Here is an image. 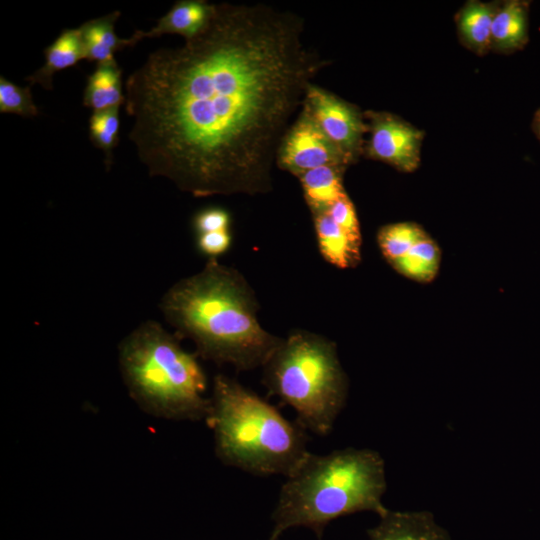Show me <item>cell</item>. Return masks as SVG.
<instances>
[{
	"mask_svg": "<svg viewBox=\"0 0 540 540\" xmlns=\"http://www.w3.org/2000/svg\"><path fill=\"white\" fill-rule=\"evenodd\" d=\"M303 32L292 12L219 3L197 36L151 52L124 104L149 175L195 197L269 192L291 117L329 64Z\"/></svg>",
	"mask_w": 540,
	"mask_h": 540,
	"instance_id": "obj_1",
	"label": "cell"
},
{
	"mask_svg": "<svg viewBox=\"0 0 540 540\" xmlns=\"http://www.w3.org/2000/svg\"><path fill=\"white\" fill-rule=\"evenodd\" d=\"M160 309L176 335L193 342L198 357L237 371L262 367L282 341L258 321L257 299L245 277L217 259L172 285Z\"/></svg>",
	"mask_w": 540,
	"mask_h": 540,
	"instance_id": "obj_2",
	"label": "cell"
},
{
	"mask_svg": "<svg viewBox=\"0 0 540 540\" xmlns=\"http://www.w3.org/2000/svg\"><path fill=\"white\" fill-rule=\"evenodd\" d=\"M386 488L385 463L375 450L347 447L323 455L310 452L281 487L269 540L299 526L321 538L330 521L357 512L371 511L381 517L388 511L382 502Z\"/></svg>",
	"mask_w": 540,
	"mask_h": 540,
	"instance_id": "obj_3",
	"label": "cell"
},
{
	"mask_svg": "<svg viewBox=\"0 0 540 540\" xmlns=\"http://www.w3.org/2000/svg\"><path fill=\"white\" fill-rule=\"evenodd\" d=\"M210 401L205 421L224 464L259 476L288 477L309 455L306 430L238 381L217 375Z\"/></svg>",
	"mask_w": 540,
	"mask_h": 540,
	"instance_id": "obj_4",
	"label": "cell"
},
{
	"mask_svg": "<svg viewBox=\"0 0 540 540\" xmlns=\"http://www.w3.org/2000/svg\"><path fill=\"white\" fill-rule=\"evenodd\" d=\"M161 324L148 320L123 338L118 362L130 397L146 413L177 421L205 420L207 377L196 353Z\"/></svg>",
	"mask_w": 540,
	"mask_h": 540,
	"instance_id": "obj_5",
	"label": "cell"
},
{
	"mask_svg": "<svg viewBox=\"0 0 540 540\" xmlns=\"http://www.w3.org/2000/svg\"><path fill=\"white\" fill-rule=\"evenodd\" d=\"M263 384L296 413L306 431L325 436L343 410L348 378L340 363L336 344L305 330H294L268 358Z\"/></svg>",
	"mask_w": 540,
	"mask_h": 540,
	"instance_id": "obj_6",
	"label": "cell"
},
{
	"mask_svg": "<svg viewBox=\"0 0 540 540\" xmlns=\"http://www.w3.org/2000/svg\"><path fill=\"white\" fill-rule=\"evenodd\" d=\"M302 108L349 165L364 154V134L368 132V125L358 107L312 83L306 91Z\"/></svg>",
	"mask_w": 540,
	"mask_h": 540,
	"instance_id": "obj_7",
	"label": "cell"
},
{
	"mask_svg": "<svg viewBox=\"0 0 540 540\" xmlns=\"http://www.w3.org/2000/svg\"><path fill=\"white\" fill-rule=\"evenodd\" d=\"M275 163L281 170L296 177L325 165L349 166L344 156L302 107L281 140Z\"/></svg>",
	"mask_w": 540,
	"mask_h": 540,
	"instance_id": "obj_8",
	"label": "cell"
},
{
	"mask_svg": "<svg viewBox=\"0 0 540 540\" xmlns=\"http://www.w3.org/2000/svg\"><path fill=\"white\" fill-rule=\"evenodd\" d=\"M364 117L370 134L364 155L402 172L414 171L420 163L424 133L388 112L367 111Z\"/></svg>",
	"mask_w": 540,
	"mask_h": 540,
	"instance_id": "obj_9",
	"label": "cell"
},
{
	"mask_svg": "<svg viewBox=\"0 0 540 540\" xmlns=\"http://www.w3.org/2000/svg\"><path fill=\"white\" fill-rule=\"evenodd\" d=\"M370 540H451L428 511H388L367 531Z\"/></svg>",
	"mask_w": 540,
	"mask_h": 540,
	"instance_id": "obj_10",
	"label": "cell"
},
{
	"mask_svg": "<svg viewBox=\"0 0 540 540\" xmlns=\"http://www.w3.org/2000/svg\"><path fill=\"white\" fill-rule=\"evenodd\" d=\"M119 10L90 19L80 27L85 51V59L97 64L115 62V53L132 47L141 41L138 30L129 38H120L115 32V24L120 17Z\"/></svg>",
	"mask_w": 540,
	"mask_h": 540,
	"instance_id": "obj_11",
	"label": "cell"
},
{
	"mask_svg": "<svg viewBox=\"0 0 540 540\" xmlns=\"http://www.w3.org/2000/svg\"><path fill=\"white\" fill-rule=\"evenodd\" d=\"M215 5L205 0H179L149 31L138 30L141 39L178 34L185 40L201 33L210 22Z\"/></svg>",
	"mask_w": 540,
	"mask_h": 540,
	"instance_id": "obj_12",
	"label": "cell"
},
{
	"mask_svg": "<svg viewBox=\"0 0 540 540\" xmlns=\"http://www.w3.org/2000/svg\"><path fill=\"white\" fill-rule=\"evenodd\" d=\"M45 62L42 67L25 78L29 85H41L46 90L53 89L55 73L77 65L85 59L81 31L66 28L47 46L44 51Z\"/></svg>",
	"mask_w": 540,
	"mask_h": 540,
	"instance_id": "obj_13",
	"label": "cell"
},
{
	"mask_svg": "<svg viewBox=\"0 0 540 540\" xmlns=\"http://www.w3.org/2000/svg\"><path fill=\"white\" fill-rule=\"evenodd\" d=\"M319 251L331 265L348 269L361 260V243L354 240L324 211L312 215Z\"/></svg>",
	"mask_w": 540,
	"mask_h": 540,
	"instance_id": "obj_14",
	"label": "cell"
},
{
	"mask_svg": "<svg viewBox=\"0 0 540 540\" xmlns=\"http://www.w3.org/2000/svg\"><path fill=\"white\" fill-rule=\"evenodd\" d=\"M528 6L526 1L510 0L497 7L491 30L492 49L509 53L527 44Z\"/></svg>",
	"mask_w": 540,
	"mask_h": 540,
	"instance_id": "obj_15",
	"label": "cell"
},
{
	"mask_svg": "<svg viewBox=\"0 0 540 540\" xmlns=\"http://www.w3.org/2000/svg\"><path fill=\"white\" fill-rule=\"evenodd\" d=\"M347 168L325 165L309 170L298 177L305 202L312 215L326 211L346 195L343 175Z\"/></svg>",
	"mask_w": 540,
	"mask_h": 540,
	"instance_id": "obj_16",
	"label": "cell"
},
{
	"mask_svg": "<svg viewBox=\"0 0 540 540\" xmlns=\"http://www.w3.org/2000/svg\"><path fill=\"white\" fill-rule=\"evenodd\" d=\"M122 69L117 62L97 64L88 75L83 91V105L93 112L124 105Z\"/></svg>",
	"mask_w": 540,
	"mask_h": 540,
	"instance_id": "obj_17",
	"label": "cell"
},
{
	"mask_svg": "<svg viewBox=\"0 0 540 540\" xmlns=\"http://www.w3.org/2000/svg\"><path fill=\"white\" fill-rule=\"evenodd\" d=\"M498 6L479 1H469L457 16L462 43L471 51L482 55L491 48V30Z\"/></svg>",
	"mask_w": 540,
	"mask_h": 540,
	"instance_id": "obj_18",
	"label": "cell"
},
{
	"mask_svg": "<svg viewBox=\"0 0 540 540\" xmlns=\"http://www.w3.org/2000/svg\"><path fill=\"white\" fill-rule=\"evenodd\" d=\"M440 259L441 253L437 243L426 235L392 267L407 278L429 282L438 272Z\"/></svg>",
	"mask_w": 540,
	"mask_h": 540,
	"instance_id": "obj_19",
	"label": "cell"
},
{
	"mask_svg": "<svg viewBox=\"0 0 540 540\" xmlns=\"http://www.w3.org/2000/svg\"><path fill=\"white\" fill-rule=\"evenodd\" d=\"M426 235V232L415 223H393L380 228L377 242L383 257L394 266Z\"/></svg>",
	"mask_w": 540,
	"mask_h": 540,
	"instance_id": "obj_20",
	"label": "cell"
},
{
	"mask_svg": "<svg viewBox=\"0 0 540 540\" xmlns=\"http://www.w3.org/2000/svg\"><path fill=\"white\" fill-rule=\"evenodd\" d=\"M120 107L92 112L89 118V137L92 144L102 150L105 164L110 168L113 160V150L119 143Z\"/></svg>",
	"mask_w": 540,
	"mask_h": 540,
	"instance_id": "obj_21",
	"label": "cell"
},
{
	"mask_svg": "<svg viewBox=\"0 0 540 540\" xmlns=\"http://www.w3.org/2000/svg\"><path fill=\"white\" fill-rule=\"evenodd\" d=\"M0 112L33 118L39 114L31 86H19L4 76L0 77Z\"/></svg>",
	"mask_w": 540,
	"mask_h": 540,
	"instance_id": "obj_22",
	"label": "cell"
},
{
	"mask_svg": "<svg viewBox=\"0 0 540 540\" xmlns=\"http://www.w3.org/2000/svg\"><path fill=\"white\" fill-rule=\"evenodd\" d=\"M326 212L354 240L361 243V231L356 209L347 194L333 203Z\"/></svg>",
	"mask_w": 540,
	"mask_h": 540,
	"instance_id": "obj_23",
	"label": "cell"
},
{
	"mask_svg": "<svg viewBox=\"0 0 540 540\" xmlns=\"http://www.w3.org/2000/svg\"><path fill=\"white\" fill-rule=\"evenodd\" d=\"M231 225L230 213L222 207H207L198 211L192 219V227L196 233L229 230Z\"/></svg>",
	"mask_w": 540,
	"mask_h": 540,
	"instance_id": "obj_24",
	"label": "cell"
},
{
	"mask_svg": "<svg viewBox=\"0 0 540 540\" xmlns=\"http://www.w3.org/2000/svg\"><path fill=\"white\" fill-rule=\"evenodd\" d=\"M232 235L229 230H219L196 235L197 249L209 259L225 254L231 247Z\"/></svg>",
	"mask_w": 540,
	"mask_h": 540,
	"instance_id": "obj_25",
	"label": "cell"
},
{
	"mask_svg": "<svg viewBox=\"0 0 540 540\" xmlns=\"http://www.w3.org/2000/svg\"><path fill=\"white\" fill-rule=\"evenodd\" d=\"M533 130L538 139L540 140V109L535 113L533 119Z\"/></svg>",
	"mask_w": 540,
	"mask_h": 540,
	"instance_id": "obj_26",
	"label": "cell"
}]
</instances>
